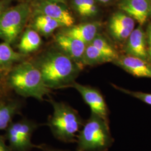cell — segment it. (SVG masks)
<instances>
[{
	"mask_svg": "<svg viewBox=\"0 0 151 151\" xmlns=\"http://www.w3.org/2000/svg\"><path fill=\"white\" fill-rule=\"evenodd\" d=\"M34 65L49 89L70 87L81 70L80 65L61 51L50 50L40 56Z\"/></svg>",
	"mask_w": 151,
	"mask_h": 151,
	"instance_id": "cell-1",
	"label": "cell"
},
{
	"mask_svg": "<svg viewBox=\"0 0 151 151\" xmlns=\"http://www.w3.org/2000/svg\"><path fill=\"white\" fill-rule=\"evenodd\" d=\"M90 44L105 54L108 55L114 60H116L119 58L116 50L110 45L105 38L99 34H97Z\"/></svg>",
	"mask_w": 151,
	"mask_h": 151,
	"instance_id": "cell-21",
	"label": "cell"
},
{
	"mask_svg": "<svg viewBox=\"0 0 151 151\" xmlns=\"http://www.w3.org/2000/svg\"><path fill=\"white\" fill-rule=\"evenodd\" d=\"M146 35L147 36L146 38L147 39V42L148 44L151 45V24H150L148 25Z\"/></svg>",
	"mask_w": 151,
	"mask_h": 151,
	"instance_id": "cell-27",
	"label": "cell"
},
{
	"mask_svg": "<svg viewBox=\"0 0 151 151\" xmlns=\"http://www.w3.org/2000/svg\"><path fill=\"white\" fill-rule=\"evenodd\" d=\"M115 87L118 89L119 91L123 92L126 94L129 95L133 97L137 98L139 100H141L142 101L150 105H151V93H145L139 91H130L126 89H124L123 88L115 86Z\"/></svg>",
	"mask_w": 151,
	"mask_h": 151,
	"instance_id": "cell-22",
	"label": "cell"
},
{
	"mask_svg": "<svg viewBox=\"0 0 151 151\" xmlns=\"http://www.w3.org/2000/svg\"><path fill=\"white\" fill-rule=\"evenodd\" d=\"M9 88L22 97L43 101L51 92L44 82L40 70L34 63L23 61L15 65L7 76Z\"/></svg>",
	"mask_w": 151,
	"mask_h": 151,
	"instance_id": "cell-2",
	"label": "cell"
},
{
	"mask_svg": "<svg viewBox=\"0 0 151 151\" xmlns=\"http://www.w3.org/2000/svg\"><path fill=\"white\" fill-rule=\"evenodd\" d=\"M31 12L29 5L22 3L7 8L0 16V39L14 43L22 33Z\"/></svg>",
	"mask_w": 151,
	"mask_h": 151,
	"instance_id": "cell-5",
	"label": "cell"
},
{
	"mask_svg": "<svg viewBox=\"0 0 151 151\" xmlns=\"http://www.w3.org/2000/svg\"><path fill=\"white\" fill-rule=\"evenodd\" d=\"M40 34L32 27L27 28L22 35L18 44L19 52L25 55L37 50L42 45Z\"/></svg>",
	"mask_w": 151,
	"mask_h": 151,
	"instance_id": "cell-15",
	"label": "cell"
},
{
	"mask_svg": "<svg viewBox=\"0 0 151 151\" xmlns=\"http://www.w3.org/2000/svg\"><path fill=\"white\" fill-rule=\"evenodd\" d=\"M22 106L17 100L0 101V131L8 128L15 116L20 114Z\"/></svg>",
	"mask_w": 151,
	"mask_h": 151,
	"instance_id": "cell-16",
	"label": "cell"
},
{
	"mask_svg": "<svg viewBox=\"0 0 151 151\" xmlns=\"http://www.w3.org/2000/svg\"><path fill=\"white\" fill-rule=\"evenodd\" d=\"M113 142L109 123L91 113L77 136L76 151H108Z\"/></svg>",
	"mask_w": 151,
	"mask_h": 151,
	"instance_id": "cell-4",
	"label": "cell"
},
{
	"mask_svg": "<svg viewBox=\"0 0 151 151\" xmlns=\"http://www.w3.org/2000/svg\"><path fill=\"white\" fill-rule=\"evenodd\" d=\"M10 89L7 83V77L3 71L0 70V101L4 100L9 90Z\"/></svg>",
	"mask_w": 151,
	"mask_h": 151,
	"instance_id": "cell-23",
	"label": "cell"
},
{
	"mask_svg": "<svg viewBox=\"0 0 151 151\" xmlns=\"http://www.w3.org/2000/svg\"><path fill=\"white\" fill-rule=\"evenodd\" d=\"M54 39L60 51L79 65H82V60L87 46L86 44L62 32L58 33Z\"/></svg>",
	"mask_w": 151,
	"mask_h": 151,
	"instance_id": "cell-10",
	"label": "cell"
},
{
	"mask_svg": "<svg viewBox=\"0 0 151 151\" xmlns=\"http://www.w3.org/2000/svg\"><path fill=\"white\" fill-rule=\"evenodd\" d=\"M40 124L34 120L24 118L16 122H12L6 129L5 137L9 147L13 151H30L38 148L32 143V135Z\"/></svg>",
	"mask_w": 151,
	"mask_h": 151,
	"instance_id": "cell-6",
	"label": "cell"
},
{
	"mask_svg": "<svg viewBox=\"0 0 151 151\" xmlns=\"http://www.w3.org/2000/svg\"><path fill=\"white\" fill-rule=\"evenodd\" d=\"M146 40V33L140 26L134 29L128 38L126 52L131 56L146 60L148 58Z\"/></svg>",
	"mask_w": 151,
	"mask_h": 151,
	"instance_id": "cell-14",
	"label": "cell"
},
{
	"mask_svg": "<svg viewBox=\"0 0 151 151\" xmlns=\"http://www.w3.org/2000/svg\"><path fill=\"white\" fill-rule=\"evenodd\" d=\"M134 20L123 11L113 14L108 24L111 35L118 41H123L128 39L134 30Z\"/></svg>",
	"mask_w": 151,
	"mask_h": 151,
	"instance_id": "cell-9",
	"label": "cell"
},
{
	"mask_svg": "<svg viewBox=\"0 0 151 151\" xmlns=\"http://www.w3.org/2000/svg\"><path fill=\"white\" fill-rule=\"evenodd\" d=\"M150 16H151V7H150Z\"/></svg>",
	"mask_w": 151,
	"mask_h": 151,
	"instance_id": "cell-31",
	"label": "cell"
},
{
	"mask_svg": "<svg viewBox=\"0 0 151 151\" xmlns=\"http://www.w3.org/2000/svg\"><path fill=\"white\" fill-rule=\"evenodd\" d=\"M96 1H97L98 2H99L101 4H106V3H108L109 2H110L111 0H96Z\"/></svg>",
	"mask_w": 151,
	"mask_h": 151,
	"instance_id": "cell-30",
	"label": "cell"
},
{
	"mask_svg": "<svg viewBox=\"0 0 151 151\" xmlns=\"http://www.w3.org/2000/svg\"><path fill=\"white\" fill-rule=\"evenodd\" d=\"M147 54H148V57L149 58L151 62V45H150L149 48L147 49Z\"/></svg>",
	"mask_w": 151,
	"mask_h": 151,
	"instance_id": "cell-28",
	"label": "cell"
},
{
	"mask_svg": "<svg viewBox=\"0 0 151 151\" xmlns=\"http://www.w3.org/2000/svg\"><path fill=\"white\" fill-rule=\"evenodd\" d=\"M115 61L120 67L134 76L151 78V65L146 60L128 55L118 58Z\"/></svg>",
	"mask_w": 151,
	"mask_h": 151,
	"instance_id": "cell-12",
	"label": "cell"
},
{
	"mask_svg": "<svg viewBox=\"0 0 151 151\" xmlns=\"http://www.w3.org/2000/svg\"><path fill=\"white\" fill-rule=\"evenodd\" d=\"M100 26L101 24L99 22H85L65 27L61 32L78 39L88 45L99 34Z\"/></svg>",
	"mask_w": 151,
	"mask_h": 151,
	"instance_id": "cell-13",
	"label": "cell"
},
{
	"mask_svg": "<svg viewBox=\"0 0 151 151\" xmlns=\"http://www.w3.org/2000/svg\"><path fill=\"white\" fill-rule=\"evenodd\" d=\"M113 60L108 55L105 54L91 44H89L87 45L86 47L82 60V65H100Z\"/></svg>",
	"mask_w": 151,
	"mask_h": 151,
	"instance_id": "cell-19",
	"label": "cell"
},
{
	"mask_svg": "<svg viewBox=\"0 0 151 151\" xmlns=\"http://www.w3.org/2000/svg\"><path fill=\"white\" fill-rule=\"evenodd\" d=\"M47 1L56 2V3H60V4H63L65 2V0H47Z\"/></svg>",
	"mask_w": 151,
	"mask_h": 151,
	"instance_id": "cell-29",
	"label": "cell"
},
{
	"mask_svg": "<svg viewBox=\"0 0 151 151\" xmlns=\"http://www.w3.org/2000/svg\"><path fill=\"white\" fill-rule=\"evenodd\" d=\"M31 27L44 37H49L60 27H63L59 22L48 16L41 14L35 15Z\"/></svg>",
	"mask_w": 151,
	"mask_h": 151,
	"instance_id": "cell-17",
	"label": "cell"
},
{
	"mask_svg": "<svg viewBox=\"0 0 151 151\" xmlns=\"http://www.w3.org/2000/svg\"><path fill=\"white\" fill-rule=\"evenodd\" d=\"M39 149L41 150L42 151H71L70 150H60L57 148H54L50 146H48L45 144H42L38 145Z\"/></svg>",
	"mask_w": 151,
	"mask_h": 151,
	"instance_id": "cell-24",
	"label": "cell"
},
{
	"mask_svg": "<svg viewBox=\"0 0 151 151\" xmlns=\"http://www.w3.org/2000/svg\"><path fill=\"white\" fill-rule=\"evenodd\" d=\"M0 151H13L9 146L6 145L5 139L1 135H0Z\"/></svg>",
	"mask_w": 151,
	"mask_h": 151,
	"instance_id": "cell-25",
	"label": "cell"
},
{
	"mask_svg": "<svg viewBox=\"0 0 151 151\" xmlns=\"http://www.w3.org/2000/svg\"><path fill=\"white\" fill-rule=\"evenodd\" d=\"M61 4L47 0H40L35 5L36 15L41 14L49 16L59 22L63 27L73 25L74 17L70 11Z\"/></svg>",
	"mask_w": 151,
	"mask_h": 151,
	"instance_id": "cell-8",
	"label": "cell"
},
{
	"mask_svg": "<svg viewBox=\"0 0 151 151\" xmlns=\"http://www.w3.org/2000/svg\"><path fill=\"white\" fill-rule=\"evenodd\" d=\"M8 0H0V16L8 7Z\"/></svg>",
	"mask_w": 151,
	"mask_h": 151,
	"instance_id": "cell-26",
	"label": "cell"
},
{
	"mask_svg": "<svg viewBox=\"0 0 151 151\" xmlns=\"http://www.w3.org/2000/svg\"><path fill=\"white\" fill-rule=\"evenodd\" d=\"M24 56L12 48L10 44L5 42L0 43V70L3 71L2 70L21 61Z\"/></svg>",
	"mask_w": 151,
	"mask_h": 151,
	"instance_id": "cell-18",
	"label": "cell"
},
{
	"mask_svg": "<svg viewBox=\"0 0 151 151\" xmlns=\"http://www.w3.org/2000/svg\"><path fill=\"white\" fill-rule=\"evenodd\" d=\"M53 112L49 116L47 125L54 138L65 143L76 142L77 136L85 121L77 110L69 105L50 99Z\"/></svg>",
	"mask_w": 151,
	"mask_h": 151,
	"instance_id": "cell-3",
	"label": "cell"
},
{
	"mask_svg": "<svg viewBox=\"0 0 151 151\" xmlns=\"http://www.w3.org/2000/svg\"><path fill=\"white\" fill-rule=\"evenodd\" d=\"M80 93L84 101L89 106L91 113L109 123V110L103 95L97 89L74 82L70 86Z\"/></svg>",
	"mask_w": 151,
	"mask_h": 151,
	"instance_id": "cell-7",
	"label": "cell"
},
{
	"mask_svg": "<svg viewBox=\"0 0 151 151\" xmlns=\"http://www.w3.org/2000/svg\"><path fill=\"white\" fill-rule=\"evenodd\" d=\"M74 9L83 17H92L98 13V8L95 0H73Z\"/></svg>",
	"mask_w": 151,
	"mask_h": 151,
	"instance_id": "cell-20",
	"label": "cell"
},
{
	"mask_svg": "<svg viewBox=\"0 0 151 151\" xmlns=\"http://www.w3.org/2000/svg\"><path fill=\"white\" fill-rule=\"evenodd\" d=\"M151 3L149 0H120L119 9L143 25L150 16Z\"/></svg>",
	"mask_w": 151,
	"mask_h": 151,
	"instance_id": "cell-11",
	"label": "cell"
}]
</instances>
